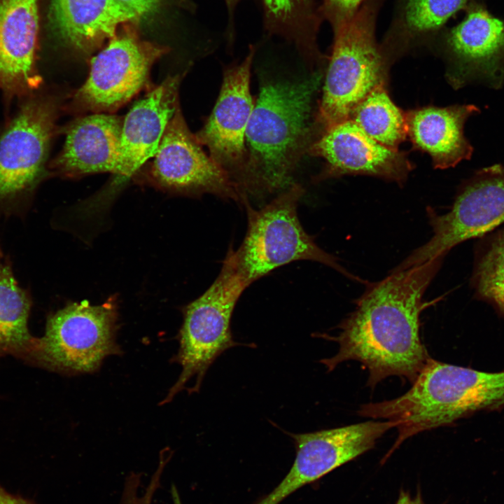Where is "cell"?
<instances>
[{
    "instance_id": "cell-1",
    "label": "cell",
    "mask_w": 504,
    "mask_h": 504,
    "mask_svg": "<svg viewBox=\"0 0 504 504\" xmlns=\"http://www.w3.org/2000/svg\"><path fill=\"white\" fill-rule=\"evenodd\" d=\"M443 259L391 272L381 281L368 283L354 310L338 325L337 335L314 333L338 344L335 355L320 360L328 372L356 360L368 371L367 385L372 388L391 376L412 384L430 358L421 340L420 316L428 304L424 295Z\"/></svg>"
},
{
    "instance_id": "cell-2",
    "label": "cell",
    "mask_w": 504,
    "mask_h": 504,
    "mask_svg": "<svg viewBox=\"0 0 504 504\" xmlns=\"http://www.w3.org/2000/svg\"><path fill=\"white\" fill-rule=\"evenodd\" d=\"M323 76L260 78L246 134L244 197L279 194L294 183L298 163L321 134L314 101Z\"/></svg>"
},
{
    "instance_id": "cell-3",
    "label": "cell",
    "mask_w": 504,
    "mask_h": 504,
    "mask_svg": "<svg viewBox=\"0 0 504 504\" xmlns=\"http://www.w3.org/2000/svg\"><path fill=\"white\" fill-rule=\"evenodd\" d=\"M504 404V371L490 372L430 358L403 395L372 402L375 419L397 423V449L423 431L448 426L475 412Z\"/></svg>"
},
{
    "instance_id": "cell-4",
    "label": "cell",
    "mask_w": 504,
    "mask_h": 504,
    "mask_svg": "<svg viewBox=\"0 0 504 504\" xmlns=\"http://www.w3.org/2000/svg\"><path fill=\"white\" fill-rule=\"evenodd\" d=\"M381 0H366L353 18L334 30V43L326 72L317 121L323 132L349 118L371 91L386 85L390 63L375 37Z\"/></svg>"
},
{
    "instance_id": "cell-5",
    "label": "cell",
    "mask_w": 504,
    "mask_h": 504,
    "mask_svg": "<svg viewBox=\"0 0 504 504\" xmlns=\"http://www.w3.org/2000/svg\"><path fill=\"white\" fill-rule=\"evenodd\" d=\"M248 286L230 246L214 283L183 309V322L178 335L179 348L174 358L182 371L163 403L169 402L192 379L195 383L188 393L199 392L210 366L227 349L241 345L255 347L236 342L231 331L232 313Z\"/></svg>"
},
{
    "instance_id": "cell-6",
    "label": "cell",
    "mask_w": 504,
    "mask_h": 504,
    "mask_svg": "<svg viewBox=\"0 0 504 504\" xmlns=\"http://www.w3.org/2000/svg\"><path fill=\"white\" fill-rule=\"evenodd\" d=\"M304 193L303 187L294 183L260 209L252 208L248 200L244 202L247 230L234 254L238 269L248 285L281 266L302 260L322 263L352 280L365 283L321 248L304 230L297 211Z\"/></svg>"
},
{
    "instance_id": "cell-7",
    "label": "cell",
    "mask_w": 504,
    "mask_h": 504,
    "mask_svg": "<svg viewBox=\"0 0 504 504\" xmlns=\"http://www.w3.org/2000/svg\"><path fill=\"white\" fill-rule=\"evenodd\" d=\"M116 321L113 299L96 306L69 303L48 316L27 365L66 374L94 371L106 356L120 352Z\"/></svg>"
},
{
    "instance_id": "cell-8",
    "label": "cell",
    "mask_w": 504,
    "mask_h": 504,
    "mask_svg": "<svg viewBox=\"0 0 504 504\" xmlns=\"http://www.w3.org/2000/svg\"><path fill=\"white\" fill-rule=\"evenodd\" d=\"M433 236L393 271H401L436 258H444L456 245L480 238L504 223V164L477 169L459 186L444 214L428 206Z\"/></svg>"
},
{
    "instance_id": "cell-9",
    "label": "cell",
    "mask_w": 504,
    "mask_h": 504,
    "mask_svg": "<svg viewBox=\"0 0 504 504\" xmlns=\"http://www.w3.org/2000/svg\"><path fill=\"white\" fill-rule=\"evenodd\" d=\"M57 105L50 98L27 102L0 135V211L12 214L41 179L55 127Z\"/></svg>"
},
{
    "instance_id": "cell-10",
    "label": "cell",
    "mask_w": 504,
    "mask_h": 504,
    "mask_svg": "<svg viewBox=\"0 0 504 504\" xmlns=\"http://www.w3.org/2000/svg\"><path fill=\"white\" fill-rule=\"evenodd\" d=\"M464 18L445 27L433 46L446 64V78L455 89L481 84L498 90L504 85V19L481 2L465 8Z\"/></svg>"
},
{
    "instance_id": "cell-11",
    "label": "cell",
    "mask_w": 504,
    "mask_h": 504,
    "mask_svg": "<svg viewBox=\"0 0 504 504\" xmlns=\"http://www.w3.org/2000/svg\"><path fill=\"white\" fill-rule=\"evenodd\" d=\"M167 50L130 32L115 35L91 59L89 76L76 92L74 104L93 113L118 109L146 85L153 64Z\"/></svg>"
},
{
    "instance_id": "cell-12",
    "label": "cell",
    "mask_w": 504,
    "mask_h": 504,
    "mask_svg": "<svg viewBox=\"0 0 504 504\" xmlns=\"http://www.w3.org/2000/svg\"><path fill=\"white\" fill-rule=\"evenodd\" d=\"M397 424L384 420L304 433H289L296 454L279 484L254 504H279L306 484L372 449L377 441Z\"/></svg>"
},
{
    "instance_id": "cell-13",
    "label": "cell",
    "mask_w": 504,
    "mask_h": 504,
    "mask_svg": "<svg viewBox=\"0 0 504 504\" xmlns=\"http://www.w3.org/2000/svg\"><path fill=\"white\" fill-rule=\"evenodd\" d=\"M153 158L151 175L162 187L195 195L211 194L243 204L244 199L229 174L206 153L190 131L180 106Z\"/></svg>"
},
{
    "instance_id": "cell-14",
    "label": "cell",
    "mask_w": 504,
    "mask_h": 504,
    "mask_svg": "<svg viewBox=\"0 0 504 504\" xmlns=\"http://www.w3.org/2000/svg\"><path fill=\"white\" fill-rule=\"evenodd\" d=\"M254 52L251 46L240 64L225 68L214 109L195 134L199 143L207 147L209 155L229 174L241 194L247 158L246 134L255 102L250 90Z\"/></svg>"
},
{
    "instance_id": "cell-15",
    "label": "cell",
    "mask_w": 504,
    "mask_h": 504,
    "mask_svg": "<svg viewBox=\"0 0 504 504\" xmlns=\"http://www.w3.org/2000/svg\"><path fill=\"white\" fill-rule=\"evenodd\" d=\"M308 153L326 162L323 172L315 178L317 181L366 175L402 186L413 169L405 153L376 141L350 119L325 130Z\"/></svg>"
},
{
    "instance_id": "cell-16",
    "label": "cell",
    "mask_w": 504,
    "mask_h": 504,
    "mask_svg": "<svg viewBox=\"0 0 504 504\" xmlns=\"http://www.w3.org/2000/svg\"><path fill=\"white\" fill-rule=\"evenodd\" d=\"M38 33V0H0V88L8 94H26L41 83Z\"/></svg>"
},
{
    "instance_id": "cell-17",
    "label": "cell",
    "mask_w": 504,
    "mask_h": 504,
    "mask_svg": "<svg viewBox=\"0 0 504 504\" xmlns=\"http://www.w3.org/2000/svg\"><path fill=\"white\" fill-rule=\"evenodd\" d=\"M182 76H169L130 108L122 120L120 154L114 172L131 176L154 156L170 119L179 106Z\"/></svg>"
},
{
    "instance_id": "cell-18",
    "label": "cell",
    "mask_w": 504,
    "mask_h": 504,
    "mask_svg": "<svg viewBox=\"0 0 504 504\" xmlns=\"http://www.w3.org/2000/svg\"><path fill=\"white\" fill-rule=\"evenodd\" d=\"M481 113L472 104L427 106L406 112L407 136L414 148L428 153L435 169L470 160L473 147L464 133L467 120Z\"/></svg>"
},
{
    "instance_id": "cell-19",
    "label": "cell",
    "mask_w": 504,
    "mask_h": 504,
    "mask_svg": "<svg viewBox=\"0 0 504 504\" xmlns=\"http://www.w3.org/2000/svg\"><path fill=\"white\" fill-rule=\"evenodd\" d=\"M122 120L104 113L75 120L66 129L65 142L53 161L54 167L71 176L114 174L119 159Z\"/></svg>"
},
{
    "instance_id": "cell-20",
    "label": "cell",
    "mask_w": 504,
    "mask_h": 504,
    "mask_svg": "<svg viewBox=\"0 0 504 504\" xmlns=\"http://www.w3.org/2000/svg\"><path fill=\"white\" fill-rule=\"evenodd\" d=\"M50 11L57 35L83 52H91L112 38L120 24L139 20L115 0H52Z\"/></svg>"
},
{
    "instance_id": "cell-21",
    "label": "cell",
    "mask_w": 504,
    "mask_h": 504,
    "mask_svg": "<svg viewBox=\"0 0 504 504\" xmlns=\"http://www.w3.org/2000/svg\"><path fill=\"white\" fill-rule=\"evenodd\" d=\"M477 0H396L382 50L391 64L412 49L434 43L447 22Z\"/></svg>"
},
{
    "instance_id": "cell-22",
    "label": "cell",
    "mask_w": 504,
    "mask_h": 504,
    "mask_svg": "<svg viewBox=\"0 0 504 504\" xmlns=\"http://www.w3.org/2000/svg\"><path fill=\"white\" fill-rule=\"evenodd\" d=\"M31 300L14 277L10 263L0 260V358L12 356L28 363L37 337L29 332Z\"/></svg>"
},
{
    "instance_id": "cell-23",
    "label": "cell",
    "mask_w": 504,
    "mask_h": 504,
    "mask_svg": "<svg viewBox=\"0 0 504 504\" xmlns=\"http://www.w3.org/2000/svg\"><path fill=\"white\" fill-rule=\"evenodd\" d=\"M367 135L379 144L398 149L407 136L406 112L391 99L386 85L371 91L349 116Z\"/></svg>"
},
{
    "instance_id": "cell-24",
    "label": "cell",
    "mask_w": 504,
    "mask_h": 504,
    "mask_svg": "<svg viewBox=\"0 0 504 504\" xmlns=\"http://www.w3.org/2000/svg\"><path fill=\"white\" fill-rule=\"evenodd\" d=\"M470 281L475 297L504 316V227L479 238Z\"/></svg>"
},
{
    "instance_id": "cell-25",
    "label": "cell",
    "mask_w": 504,
    "mask_h": 504,
    "mask_svg": "<svg viewBox=\"0 0 504 504\" xmlns=\"http://www.w3.org/2000/svg\"><path fill=\"white\" fill-rule=\"evenodd\" d=\"M164 469L163 465H158L148 484L141 493L142 476L139 473L131 472L125 479L120 504H152L155 491L160 486Z\"/></svg>"
},
{
    "instance_id": "cell-26",
    "label": "cell",
    "mask_w": 504,
    "mask_h": 504,
    "mask_svg": "<svg viewBox=\"0 0 504 504\" xmlns=\"http://www.w3.org/2000/svg\"><path fill=\"white\" fill-rule=\"evenodd\" d=\"M366 0H325L324 12L333 31L349 22Z\"/></svg>"
},
{
    "instance_id": "cell-27",
    "label": "cell",
    "mask_w": 504,
    "mask_h": 504,
    "mask_svg": "<svg viewBox=\"0 0 504 504\" xmlns=\"http://www.w3.org/2000/svg\"><path fill=\"white\" fill-rule=\"evenodd\" d=\"M304 0H264L270 17L280 22L291 18Z\"/></svg>"
},
{
    "instance_id": "cell-28",
    "label": "cell",
    "mask_w": 504,
    "mask_h": 504,
    "mask_svg": "<svg viewBox=\"0 0 504 504\" xmlns=\"http://www.w3.org/2000/svg\"><path fill=\"white\" fill-rule=\"evenodd\" d=\"M122 6L134 13L139 20L153 16L160 8V0H115Z\"/></svg>"
},
{
    "instance_id": "cell-29",
    "label": "cell",
    "mask_w": 504,
    "mask_h": 504,
    "mask_svg": "<svg viewBox=\"0 0 504 504\" xmlns=\"http://www.w3.org/2000/svg\"><path fill=\"white\" fill-rule=\"evenodd\" d=\"M0 504H36L33 500L7 491L0 484Z\"/></svg>"
},
{
    "instance_id": "cell-30",
    "label": "cell",
    "mask_w": 504,
    "mask_h": 504,
    "mask_svg": "<svg viewBox=\"0 0 504 504\" xmlns=\"http://www.w3.org/2000/svg\"><path fill=\"white\" fill-rule=\"evenodd\" d=\"M396 504H425V503L419 491L414 496H412L410 492L402 489L400 491Z\"/></svg>"
},
{
    "instance_id": "cell-31",
    "label": "cell",
    "mask_w": 504,
    "mask_h": 504,
    "mask_svg": "<svg viewBox=\"0 0 504 504\" xmlns=\"http://www.w3.org/2000/svg\"><path fill=\"white\" fill-rule=\"evenodd\" d=\"M228 6L231 8L239 0H225Z\"/></svg>"
},
{
    "instance_id": "cell-32",
    "label": "cell",
    "mask_w": 504,
    "mask_h": 504,
    "mask_svg": "<svg viewBox=\"0 0 504 504\" xmlns=\"http://www.w3.org/2000/svg\"><path fill=\"white\" fill-rule=\"evenodd\" d=\"M1 253V248H0V253Z\"/></svg>"
}]
</instances>
